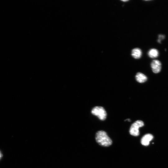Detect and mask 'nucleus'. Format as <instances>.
<instances>
[{
  "label": "nucleus",
  "mask_w": 168,
  "mask_h": 168,
  "mask_svg": "<svg viewBox=\"0 0 168 168\" xmlns=\"http://www.w3.org/2000/svg\"><path fill=\"white\" fill-rule=\"evenodd\" d=\"M128 0H122V1H123V2H127L128 1Z\"/></svg>",
  "instance_id": "12"
},
{
  "label": "nucleus",
  "mask_w": 168,
  "mask_h": 168,
  "mask_svg": "<svg viewBox=\"0 0 168 168\" xmlns=\"http://www.w3.org/2000/svg\"><path fill=\"white\" fill-rule=\"evenodd\" d=\"M151 66L152 71L154 73H158L161 70V63L158 60H153L151 63Z\"/></svg>",
  "instance_id": "4"
},
{
  "label": "nucleus",
  "mask_w": 168,
  "mask_h": 168,
  "mask_svg": "<svg viewBox=\"0 0 168 168\" xmlns=\"http://www.w3.org/2000/svg\"><path fill=\"white\" fill-rule=\"evenodd\" d=\"M165 38V36L163 35H158V39L157 41L160 43L161 40H163Z\"/></svg>",
  "instance_id": "9"
},
{
  "label": "nucleus",
  "mask_w": 168,
  "mask_h": 168,
  "mask_svg": "<svg viewBox=\"0 0 168 168\" xmlns=\"http://www.w3.org/2000/svg\"><path fill=\"white\" fill-rule=\"evenodd\" d=\"M91 112L93 114L97 116L101 120H105L106 118V111L102 107L96 106L94 107L92 109Z\"/></svg>",
  "instance_id": "2"
},
{
  "label": "nucleus",
  "mask_w": 168,
  "mask_h": 168,
  "mask_svg": "<svg viewBox=\"0 0 168 168\" xmlns=\"http://www.w3.org/2000/svg\"><path fill=\"white\" fill-rule=\"evenodd\" d=\"M135 78L137 82L141 83L145 82L147 80V77L144 74L140 72L137 73Z\"/></svg>",
  "instance_id": "7"
},
{
  "label": "nucleus",
  "mask_w": 168,
  "mask_h": 168,
  "mask_svg": "<svg viewBox=\"0 0 168 168\" xmlns=\"http://www.w3.org/2000/svg\"><path fill=\"white\" fill-rule=\"evenodd\" d=\"M97 142L100 145L104 147H108L112 143V141L106 133L103 131H100L97 132L96 135Z\"/></svg>",
  "instance_id": "1"
},
{
  "label": "nucleus",
  "mask_w": 168,
  "mask_h": 168,
  "mask_svg": "<svg viewBox=\"0 0 168 168\" xmlns=\"http://www.w3.org/2000/svg\"><path fill=\"white\" fill-rule=\"evenodd\" d=\"M2 154L1 153V152L0 151V159H1V157H2Z\"/></svg>",
  "instance_id": "10"
},
{
  "label": "nucleus",
  "mask_w": 168,
  "mask_h": 168,
  "mask_svg": "<svg viewBox=\"0 0 168 168\" xmlns=\"http://www.w3.org/2000/svg\"><path fill=\"white\" fill-rule=\"evenodd\" d=\"M149 56L152 58L157 57L159 54L158 50L155 49H150L148 53Z\"/></svg>",
  "instance_id": "8"
},
{
  "label": "nucleus",
  "mask_w": 168,
  "mask_h": 168,
  "mask_svg": "<svg viewBox=\"0 0 168 168\" xmlns=\"http://www.w3.org/2000/svg\"><path fill=\"white\" fill-rule=\"evenodd\" d=\"M126 120H127L128 121H131V120L130 119H126V120H125V121Z\"/></svg>",
  "instance_id": "11"
},
{
  "label": "nucleus",
  "mask_w": 168,
  "mask_h": 168,
  "mask_svg": "<svg viewBox=\"0 0 168 168\" xmlns=\"http://www.w3.org/2000/svg\"><path fill=\"white\" fill-rule=\"evenodd\" d=\"M153 135L149 133L145 135L142 138L141 142L142 145L145 146H147L149 144L150 141L153 138Z\"/></svg>",
  "instance_id": "5"
},
{
  "label": "nucleus",
  "mask_w": 168,
  "mask_h": 168,
  "mask_svg": "<svg viewBox=\"0 0 168 168\" xmlns=\"http://www.w3.org/2000/svg\"><path fill=\"white\" fill-rule=\"evenodd\" d=\"M132 56L135 59L140 58L142 55L141 50L139 48H135L132 49L131 52Z\"/></svg>",
  "instance_id": "6"
},
{
  "label": "nucleus",
  "mask_w": 168,
  "mask_h": 168,
  "mask_svg": "<svg viewBox=\"0 0 168 168\" xmlns=\"http://www.w3.org/2000/svg\"><path fill=\"white\" fill-rule=\"evenodd\" d=\"M144 125L143 122L140 120H138L131 125L129 133L131 135L134 136H137L139 134V129L140 127L143 126Z\"/></svg>",
  "instance_id": "3"
}]
</instances>
